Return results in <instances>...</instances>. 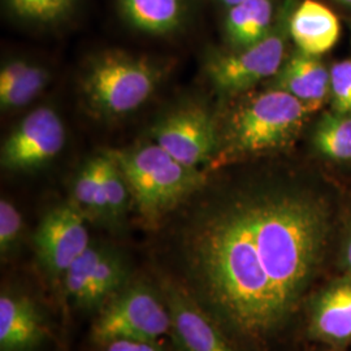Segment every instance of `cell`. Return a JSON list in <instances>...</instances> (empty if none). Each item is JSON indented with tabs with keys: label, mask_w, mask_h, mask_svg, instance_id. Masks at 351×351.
<instances>
[{
	"label": "cell",
	"mask_w": 351,
	"mask_h": 351,
	"mask_svg": "<svg viewBox=\"0 0 351 351\" xmlns=\"http://www.w3.org/2000/svg\"><path fill=\"white\" fill-rule=\"evenodd\" d=\"M332 230L329 203L261 186L203 197L177 233V280L243 346H265L306 306Z\"/></svg>",
	"instance_id": "obj_1"
},
{
	"label": "cell",
	"mask_w": 351,
	"mask_h": 351,
	"mask_svg": "<svg viewBox=\"0 0 351 351\" xmlns=\"http://www.w3.org/2000/svg\"><path fill=\"white\" fill-rule=\"evenodd\" d=\"M107 151L125 178L141 221L149 228L159 226L207 182L204 171L185 167L155 142Z\"/></svg>",
	"instance_id": "obj_2"
},
{
	"label": "cell",
	"mask_w": 351,
	"mask_h": 351,
	"mask_svg": "<svg viewBox=\"0 0 351 351\" xmlns=\"http://www.w3.org/2000/svg\"><path fill=\"white\" fill-rule=\"evenodd\" d=\"M162 80V65L149 56L107 50L88 59L78 88L91 114L111 120L137 111L155 94Z\"/></svg>",
	"instance_id": "obj_3"
},
{
	"label": "cell",
	"mask_w": 351,
	"mask_h": 351,
	"mask_svg": "<svg viewBox=\"0 0 351 351\" xmlns=\"http://www.w3.org/2000/svg\"><path fill=\"white\" fill-rule=\"evenodd\" d=\"M319 108L278 88L256 95L229 117L211 165L285 146Z\"/></svg>",
	"instance_id": "obj_4"
},
{
	"label": "cell",
	"mask_w": 351,
	"mask_h": 351,
	"mask_svg": "<svg viewBox=\"0 0 351 351\" xmlns=\"http://www.w3.org/2000/svg\"><path fill=\"white\" fill-rule=\"evenodd\" d=\"M169 332V311L158 284L133 277L95 315L90 339L101 348L114 339L159 341Z\"/></svg>",
	"instance_id": "obj_5"
},
{
	"label": "cell",
	"mask_w": 351,
	"mask_h": 351,
	"mask_svg": "<svg viewBox=\"0 0 351 351\" xmlns=\"http://www.w3.org/2000/svg\"><path fill=\"white\" fill-rule=\"evenodd\" d=\"M132 278L128 258L121 251L110 243L91 241L65 274L62 289L75 310L97 315Z\"/></svg>",
	"instance_id": "obj_6"
},
{
	"label": "cell",
	"mask_w": 351,
	"mask_h": 351,
	"mask_svg": "<svg viewBox=\"0 0 351 351\" xmlns=\"http://www.w3.org/2000/svg\"><path fill=\"white\" fill-rule=\"evenodd\" d=\"M289 19L250 47L229 53L213 55L206 73L213 88L226 95H236L255 86L271 75H276L285 59Z\"/></svg>",
	"instance_id": "obj_7"
},
{
	"label": "cell",
	"mask_w": 351,
	"mask_h": 351,
	"mask_svg": "<svg viewBox=\"0 0 351 351\" xmlns=\"http://www.w3.org/2000/svg\"><path fill=\"white\" fill-rule=\"evenodd\" d=\"M86 220L72 202H65L46 211L33 234L39 269L60 288L71 265L91 243Z\"/></svg>",
	"instance_id": "obj_8"
},
{
	"label": "cell",
	"mask_w": 351,
	"mask_h": 351,
	"mask_svg": "<svg viewBox=\"0 0 351 351\" xmlns=\"http://www.w3.org/2000/svg\"><path fill=\"white\" fill-rule=\"evenodd\" d=\"M152 142L189 168L213 163L219 149V128L201 104H189L164 114L151 128Z\"/></svg>",
	"instance_id": "obj_9"
},
{
	"label": "cell",
	"mask_w": 351,
	"mask_h": 351,
	"mask_svg": "<svg viewBox=\"0 0 351 351\" xmlns=\"http://www.w3.org/2000/svg\"><path fill=\"white\" fill-rule=\"evenodd\" d=\"M65 145L62 117L50 107L27 113L4 139L1 167L11 172H29L53 160Z\"/></svg>",
	"instance_id": "obj_10"
},
{
	"label": "cell",
	"mask_w": 351,
	"mask_h": 351,
	"mask_svg": "<svg viewBox=\"0 0 351 351\" xmlns=\"http://www.w3.org/2000/svg\"><path fill=\"white\" fill-rule=\"evenodd\" d=\"M171 317V332L178 351H239L213 316L176 278L158 277Z\"/></svg>",
	"instance_id": "obj_11"
},
{
	"label": "cell",
	"mask_w": 351,
	"mask_h": 351,
	"mask_svg": "<svg viewBox=\"0 0 351 351\" xmlns=\"http://www.w3.org/2000/svg\"><path fill=\"white\" fill-rule=\"evenodd\" d=\"M304 307L311 339L336 349L350 345L351 274H343L313 293Z\"/></svg>",
	"instance_id": "obj_12"
},
{
	"label": "cell",
	"mask_w": 351,
	"mask_h": 351,
	"mask_svg": "<svg viewBox=\"0 0 351 351\" xmlns=\"http://www.w3.org/2000/svg\"><path fill=\"white\" fill-rule=\"evenodd\" d=\"M50 336L46 315L21 291L0 294V351H37Z\"/></svg>",
	"instance_id": "obj_13"
},
{
	"label": "cell",
	"mask_w": 351,
	"mask_h": 351,
	"mask_svg": "<svg viewBox=\"0 0 351 351\" xmlns=\"http://www.w3.org/2000/svg\"><path fill=\"white\" fill-rule=\"evenodd\" d=\"M339 19L316 0H304L289 17V34L298 50L319 56L333 49L339 38Z\"/></svg>",
	"instance_id": "obj_14"
},
{
	"label": "cell",
	"mask_w": 351,
	"mask_h": 351,
	"mask_svg": "<svg viewBox=\"0 0 351 351\" xmlns=\"http://www.w3.org/2000/svg\"><path fill=\"white\" fill-rule=\"evenodd\" d=\"M120 17L149 36H169L188 20L190 0H116Z\"/></svg>",
	"instance_id": "obj_15"
},
{
	"label": "cell",
	"mask_w": 351,
	"mask_h": 351,
	"mask_svg": "<svg viewBox=\"0 0 351 351\" xmlns=\"http://www.w3.org/2000/svg\"><path fill=\"white\" fill-rule=\"evenodd\" d=\"M275 85L301 101L322 107L330 91V73L317 56L298 50L282 64Z\"/></svg>",
	"instance_id": "obj_16"
},
{
	"label": "cell",
	"mask_w": 351,
	"mask_h": 351,
	"mask_svg": "<svg viewBox=\"0 0 351 351\" xmlns=\"http://www.w3.org/2000/svg\"><path fill=\"white\" fill-rule=\"evenodd\" d=\"M272 0H246L229 8L226 19V36L237 49H246L262 40L272 30Z\"/></svg>",
	"instance_id": "obj_17"
},
{
	"label": "cell",
	"mask_w": 351,
	"mask_h": 351,
	"mask_svg": "<svg viewBox=\"0 0 351 351\" xmlns=\"http://www.w3.org/2000/svg\"><path fill=\"white\" fill-rule=\"evenodd\" d=\"M69 201L88 220L107 226V201L103 185V158L101 154L88 158L78 169Z\"/></svg>",
	"instance_id": "obj_18"
},
{
	"label": "cell",
	"mask_w": 351,
	"mask_h": 351,
	"mask_svg": "<svg viewBox=\"0 0 351 351\" xmlns=\"http://www.w3.org/2000/svg\"><path fill=\"white\" fill-rule=\"evenodd\" d=\"M103 185L107 201V226L121 229L125 224L132 202V194L119 165L108 151L101 152Z\"/></svg>",
	"instance_id": "obj_19"
},
{
	"label": "cell",
	"mask_w": 351,
	"mask_h": 351,
	"mask_svg": "<svg viewBox=\"0 0 351 351\" xmlns=\"http://www.w3.org/2000/svg\"><path fill=\"white\" fill-rule=\"evenodd\" d=\"M7 11L24 24L56 25L75 11L78 0H3Z\"/></svg>",
	"instance_id": "obj_20"
},
{
	"label": "cell",
	"mask_w": 351,
	"mask_h": 351,
	"mask_svg": "<svg viewBox=\"0 0 351 351\" xmlns=\"http://www.w3.org/2000/svg\"><path fill=\"white\" fill-rule=\"evenodd\" d=\"M314 143L335 160H351V113H326L316 126Z\"/></svg>",
	"instance_id": "obj_21"
},
{
	"label": "cell",
	"mask_w": 351,
	"mask_h": 351,
	"mask_svg": "<svg viewBox=\"0 0 351 351\" xmlns=\"http://www.w3.org/2000/svg\"><path fill=\"white\" fill-rule=\"evenodd\" d=\"M50 80V71L46 66L30 64L12 88L0 94V108L3 111H12L29 104L46 88Z\"/></svg>",
	"instance_id": "obj_22"
},
{
	"label": "cell",
	"mask_w": 351,
	"mask_h": 351,
	"mask_svg": "<svg viewBox=\"0 0 351 351\" xmlns=\"http://www.w3.org/2000/svg\"><path fill=\"white\" fill-rule=\"evenodd\" d=\"M24 236V220L12 202L0 201V256L8 259L19 249Z\"/></svg>",
	"instance_id": "obj_23"
},
{
	"label": "cell",
	"mask_w": 351,
	"mask_h": 351,
	"mask_svg": "<svg viewBox=\"0 0 351 351\" xmlns=\"http://www.w3.org/2000/svg\"><path fill=\"white\" fill-rule=\"evenodd\" d=\"M330 91L337 113H351V59L336 63L330 71Z\"/></svg>",
	"instance_id": "obj_24"
},
{
	"label": "cell",
	"mask_w": 351,
	"mask_h": 351,
	"mask_svg": "<svg viewBox=\"0 0 351 351\" xmlns=\"http://www.w3.org/2000/svg\"><path fill=\"white\" fill-rule=\"evenodd\" d=\"M103 351H167L159 341L114 339L101 346Z\"/></svg>",
	"instance_id": "obj_25"
},
{
	"label": "cell",
	"mask_w": 351,
	"mask_h": 351,
	"mask_svg": "<svg viewBox=\"0 0 351 351\" xmlns=\"http://www.w3.org/2000/svg\"><path fill=\"white\" fill-rule=\"evenodd\" d=\"M30 64L25 59H12L4 64L0 69V94L12 88L16 81L27 71Z\"/></svg>",
	"instance_id": "obj_26"
},
{
	"label": "cell",
	"mask_w": 351,
	"mask_h": 351,
	"mask_svg": "<svg viewBox=\"0 0 351 351\" xmlns=\"http://www.w3.org/2000/svg\"><path fill=\"white\" fill-rule=\"evenodd\" d=\"M341 263L345 274H351V220L345 233L342 252H341Z\"/></svg>",
	"instance_id": "obj_27"
},
{
	"label": "cell",
	"mask_w": 351,
	"mask_h": 351,
	"mask_svg": "<svg viewBox=\"0 0 351 351\" xmlns=\"http://www.w3.org/2000/svg\"><path fill=\"white\" fill-rule=\"evenodd\" d=\"M226 7L228 8H232V7H234V5H237L239 3H243V1H246V0H220Z\"/></svg>",
	"instance_id": "obj_28"
},
{
	"label": "cell",
	"mask_w": 351,
	"mask_h": 351,
	"mask_svg": "<svg viewBox=\"0 0 351 351\" xmlns=\"http://www.w3.org/2000/svg\"><path fill=\"white\" fill-rule=\"evenodd\" d=\"M341 3H343L345 5H348V7H351V0H339Z\"/></svg>",
	"instance_id": "obj_29"
}]
</instances>
